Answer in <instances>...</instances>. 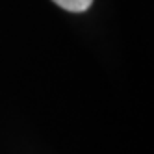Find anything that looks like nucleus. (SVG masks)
Listing matches in <instances>:
<instances>
[{"instance_id": "nucleus-1", "label": "nucleus", "mask_w": 154, "mask_h": 154, "mask_svg": "<svg viewBox=\"0 0 154 154\" xmlns=\"http://www.w3.org/2000/svg\"><path fill=\"white\" fill-rule=\"evenodd\" d=\"M60 8L67 9V11H72V13H82V11H87L91 8L93 0H54Z\"/></svg>"}]
</instances>
